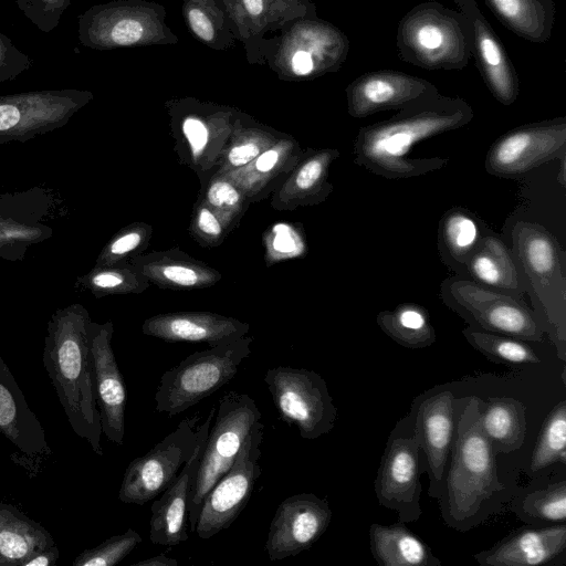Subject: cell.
<instances>
[{"instance_id":"obj_10","label":"cell","mask_w":566,"mask_h":566,"mask_svg":"<svg viewBox=\"0 0 566 566\" xmlns=\"http://www.w3.org/2000/svg\"><path fill=\"white\" fill-rule=\"evenodd\" d=\"M200 419L198 413L182 419L151 450L130 461L118 491L120 502L144 505L175 481L199 442Z\"/></svg>"},{"instance_id":"obj_16","label":"cell","mask_w":566,"mask_h":566,"mask_svg":"<svg viewBox=\"0 0 566 566\" xmlns=\"http://www.w3.org/2000/svg\"><path fill=\"white\" fill-rule=\"evenodd\" d=\"M164 27L155 11L139 2L112 1L82 13L77 34L86 48L112 50L158 42Z\"/></svg>"},{"instance_id":"obj_26","label":"cell","mask_w":566,"mask_h":566,"mask_svg":"<svg viewBox=\"0 0 566 566\" xmlns=\"http://www.w3.org/2000/svg\"><path fill=\"white\" fill-rule=\"evenodd\" d=\"M143 334L169 343L190 342L216 346L247 335L250 325L234 317L206 311L161 313L144 321Z\"/></svg>"},{"instance_id":"obj_12","label":"cell","mask_w":566,"mask_h":566,"mask_svg":"<svg viewBox=\"0 0 566 566\" xmlns=\"http://www.w3.org/2000/svg\"><path fill=\"white\" fill-rule=\"evenodd\" d=\"M87 90H36L0 95V146L25 143L65 126L93 99Z\"/></svg>"},{"instance_id":"obj_34","label":"cell","mask_w":566,"mask_h":566,"mask_svg":"<svg viewBox=\"0 0 566 566\" xmlns=\"http://www.w3.org/2000/svg\"><path fill=\"white\" fill-rule=\"evenodd\" d=\"M480 423L496 453L518 450L526 437V407L512 397H497L484 403Z\"/></svg>"},{"instance_id":"obj_5","label":"cell","mask_w":566,"mask_h":566,"mask_svg":"<svg viewBox=\"0 0 566 566\" xmlns=\"http://www.w3.org/2000/svg\"><path fill=\"white\" fill-rule=\"evenodd\" d=\"M513 256L527 276L542 307L541 323L562 361L566 360V276L563 251L544 227L518 221L513 232Z\"/></svg>"},{"instance_id":"obj_50","label":"cell","mask_w":566,"mask_h":566,"mask_svg":"<svg viewBox=\"0 0 566 566\" xmlns=\"http://www.w3.org/2000/svg\"><path fill=\"white\" fill-rule=\"evenodd\" d=\"M178 562L175 558L168 557L164 554H159L147 559L139 560L133 566H177Z\"/></svg>"},{"instance_id":"obj_44","label":"cell","mask_w":566,"mask_h":566,"mask_svg":"<svg viewBox=\"0 0 566 566\" xmlns=\"http://www.w3.org/2000/svg\"><path fill=\"white\" fill-rule=\"evenodd\" d=\"M142 536L128 528L119 535H114L94 548L83 551L73 560V566H114L122 562L139 543Z\"/></svg>"},{"instance_id":"obj_45","label":"cell","mask_w":566,"mask_h":566,"mask_svg":"<svg viewBox=\"0 0 566 566\" xmlns=\"http://www.w3.org/2000/svg\"><path fill=\"white\" fill-rule=\"evenodd\" d=\"M191 238L201 247H219L231 232L216 212L198 197L189 226Z\"/></svg>"},{"instance_id":"obj_28","label":"cell","mask_w":566,"mask_h":566,"mask_svg":"<svg viewBox=\"0 0 566 566\" xmlns=\"http://www.w3.org/2000/svg\"><path fill=\"white\" fill-rule=\"evenodd\" d=\"M129 261L150 284L159 289L201 290L213 286L222 277L217 269L178 248L143 252Z\"/></svg>"},{"instance_id":"obj_47","label":"cell","mask_w":566,"mask_h":566,"mask_svg":"<svg viewBox=\"0 0 566 566\" xmlns=\"http://www.w3.org/2000/svg\"><path fill=\"white\" fill-rule=\"evenodd\" d=\"M184 13L189 29L200 41L207 44L217 43V12L190 0L185 2Z\"/></svg>"},{"instance_id":"obj_31","label":"cell","mask_w":566,"mask_h":566,"mask_svg":"<svg viewBox=\"0 0 566 566\" xmlns=\"http://www.w3.org/2000/svg\"><path fill=\"white\" fill-rule=\"evenodd\" d=\"M56 545L36 521L0 501V566H22L33 554Z\"/></svg>"},{"instance_id":"obj_38","label":"cell","mask_w":566,"mask_h":566,"mask_svg":"<svg viewBox=\"0 0 566 566\" xmlns=\"http://www.w3.org/2000/svg\"><path fill=\"white\" fill-rule=\"evenodd\" d=\"M479 218L464 208L448 210L440 220L439 245L446 262L465 266L467 261L485 233Z\"/></svg>"},{"instance_id":"obj_27","label":"cell","mask_w":566,"mask_h":566,"mask_svg":"<svg viewBox=\"0 0 566 566\" xmlns=\"http://www.w3.org/2000/svg\"><path fill=\"white\" fill-rule=\"evenodd\" d=\"M338 157L339 151L334 148H306L301 160L271 195V208L292 211L325 201L334 189L328 180L329 167Z\"/></svg>"},{"instance_id":"obj_14","label":"cell","mask_w":566,"mask_h":566,"mask_svg":"<svg viewBox=\"0 0 566 566\" xmlns=\"http://www.w3.org/2000/svg\"><path fill=\"white\" fill-rule=\"evenodd\" d=\"M64 210L60 195L45 187L0 193V259L23 261L29 249L54 235Z\"/></svg>"},{"instance_id":"obj_8","label":"cell","mask_w":566,"mask_h":566,"mask_svg":"<svg viewBox=\"0 0 566 566\" xmlns=\"http://www.w3.org/2000/svg\"><path fill=\"white\" fill-rule=\"evenodd\" d=\"M441 298L471 327L525 342H541L544 337L545 332L536 312L522 297L493 290L471 279L453 276L442 282Z\"/></svg>"},{"instance_id":"obj_51","label":"cell","mask_w":566,"mask_h":566,"mask_svg":"<svg viewBox=\"0 0 566 566\" xmlns=\"http://www.w3.org/2000/svg\"><path fill=\"white\" fill-rule=\"evenodd\" d=\"M193 1H197V2L200 1L201 4L206 6L207 8L211 9L214 12H218L213 0H193Z\"/></svg>"},{"instance_id":"obj_42","label":"cell","mask_w":566,"mask_h":566,"mask_svg":"<svg viewBox=\"0 0 566 566\" xmlns=\"http://www.w3.org/2000/svg\"><path fill=\"white\" fill-rule=\"evenodd\" d=\"M515 514L531 523H563L566 518V480L530 492L512 506Z\"/></svg>"},{"instance_id":"obj_30","label":"cell","mask_w":566,"mask_h":566,"mask_svg":"<svg viewBox=\"0 0 566 566\" xmlns=\"http://www.w3.org/2000/svg\"><path fill=\"white\" fill-rule=\"evenodd\" d=\"M370 552L379 566H441V560L417 534L399 520L369 527Z\"/></svg>"},{"instance_id":"obj_18","label":"cell","mask_w":566,"mask_h":566,"mask_svg":"<svg viewBox=\"0 0 566 566\" xmlns=\"http://www.w3.org/2000/svg\"><path fill=\"white\" fill-rule=\"evenodd\" d=\"M458 399L441 387L416 397L411 405L413 431L423 457L421 471L429 478V496L437 500L453 446Z\"/></svg>"},{"instance_id":"obj_2","label":"cell","mask_w":566,"mask_h":566,"mask_svg":"<svg viewBox=\"0 0 566 566\" xmlns=\"http://www.w3.org/2000/svg\"><path fill=\"white\" fill-rule=\"evenodd\" d=\"M484 403L475 396L458 399L453 446L438 497L444 523L460 532L481 524L507 500L496 452L480 423Z\"/></svg>"},{"instance_id":"obj_9","label":"cell","mask_w":566,"mask_h":566,"mask_svg":"<svg viewBox=\"0 0 566 566\" xmlns=\"http://www.w3.org/2000/svg\"><path fill=\"white\" fill-rule=\"evenodd\" d=\"M264 382L280 419L294 424L303 439L315 440L334 428L337 407L316 371L277 366L266 370Z\"/></svg>"},{"instance_id":"obj_33","label":"cell","mask_w":566,"mask_h":566,"mask_svg":"<svg viewBox=\"0 0 566 566\" xmlns=\"http://www.w3.org/2000/svg\"><path fill=\"white\" fill-rule=\"evenodd\" d=\"M485 3L516 35L534 43L549 39L556 14L553 0H485Z\"/></svg>"},{"instance_id":"obj_22","label":"cell","mask_w":566,"mask_h":566,"mask_svg":"<svg viewBox=\"0 0 566 566\" xmlns=\"http://www.w3.org/2000/svg\"><path fill=\"white\" fill-rule=\"evenodd\" d=\"M438 92L431 82L407 73L368 72L347 86V109L352 117L364 118L384 111H400Z\"/></svg>"},{"instance_id":"obj_36","label":"cell","mask_w":566,"mask_h":566,"mask_svg":"<svg viewBox=\"0 0 566 566\" xmlns=\"http://www.w3.org/2000/svg\"><path fill=\"white\" fill-rule=\"evenodd\" d=\"M379 328L402 347L419 349L434 344L437 336L428 311L419 304L402 303L377 314Z\"/></svg>"},{"instance_id":"obj_46","label":"cell","mask_w":566,"mask_h":566,"mask_svg":"<svg viewBox=\"0 0 566 566\" xmlns=\"http://www.w3.org/2000/svg\"><path fill=\"white\" fill-rule=\"evenodd\" d=\"M72 0H15L18 9L23 12L40 31L49 33L54 30Z\"/></svg>"},{"instance_id":"obj_13","label":"cell","mask_w":566,"mask_h":566,"mask_svg":"<svg viewBox=\"0 0 566 566\" xmlns=\"http://www.w3.org/2000/svg\"><path fill=\"white\" fill-rule=\"evenodd\" d=\"M169 114L179 161L196 172L202 185L217 168L237 112L198 103H181L171 105Z\"/></svg>"},{"instance_id":"obj_35","label":"cell","mask_w":566,"mask_h":566,"mask_svg":"<svg viewBox=\"0 0 566 566\" xmlns=\"http://www.w3.org/2000/svg\"><path fill=\"white\" fill-rule=\"evenodd\" d=\"M283 136L285 134L237 114L229 140L213 172L227 174L245 166Z\"/></svg>"},{"instance_id":"obj_40","label":"cell","mask_w":566,"mask_h":566,"mask_svg":"<svg viewBox=\"0 0 566 566\" xmlns=\"http://www.w3.org/2000/svg\"><path fill=\"white\" fill-rule=\"evenodd\" d=\"M199 198L216 212L230 231L239 226L251 205L233 180L216 172L201 185Z\"/></svg>"},{"instance_id":"obj_43","label":"cell","mask_w":566,"mask_h":566,"mask_svg":"<svg viewBox=\"0 0 566 566\" xmlns=\"http://www.w3.org/2000/svg\"><path fill=\"white\" fill-rule=\"evenodd\" d=\"M153 237V227L146 222H133L117 231L103 247L95 265H111L127 261L143 253Z\"/></svg>"},{"instance_id":"obj_41","label":"cell","mask_w":566,"mask_h":566,"mask_svg":"<svg viewBox=\"0 0 566 566\" xmlns=\"http://www.w3.org/2000/svg\"><path fill=\"white\" fill-rule=\"evenodd\" d=\"M554 463H566V400H560L546 416L531 457V471L538 472Z\"/></svg>"},{"instance_id":"obj_11","label":"cell","mask_w":566,"mask_h":566,"mask_svg":"<svg viewBox=\"0 0 566 566\" xmlns=\"http://www.w3.org/2000/svg\"><path fill=\"white\" fill-rule=\"evenodd\" d=\"M420 448L409 412L391 430L374 482L379 504L398 513L405 524L416 522L420 506Z\"/></svg>"},{"instance_id":"obj_17","label":"cell","mask_w":566,"mask_h":566,"mask_svg":"<svg viewBox=\"0 0 566 566\" xmlns=\"http://www.w3.org/2000/svg\"><path fill=\"white\" fill-rule=\"evenodd\" d=\"M566 155V118L513 128L499 137L485 158L489 174L518 178L535 167Z\"/></svg>"},{"instance_id":"obj_37","label":"cell","mask_w":566,"mask_h":566,"mask_svg":"<svg viewBox=\"0 0 566 566\" xmlns=\"http://www.w3.org/2000/svg\"><path fill=\"white\" fill-rule=\"evenodd\" d=\"M150 282L129 261L111 265H94L74 282L76 292H88L96 298L140 294L150 287Z\"/></svg>"},{"instance_id":"obj_3","label":"cell","mask_w":566,"mask_h":566,"mask_svg":"<svg viewBox=\"0 0 566 566\" xmlns=\"http://www.w3.org/2000/svg\"><path fill=\"white\" fill-rule=\"evenodd\" d=\"M88 311L82 304L57 308L44 337L43 365L74 433L103 455L90 349Z\"/></svg>"},{"instance_id":"obj_48","label":"cell","mask_w":566,"mask_h":566,"mask_svg":"<svg viewBox=\"0 0 566 566\" xmlns=\"http://www.w3.org/2000/svg\"><path fill=\"white\" fill-rule=\"evenodd\" d=\"M32 59L20 51L9 36L0 32V83L15 80L30 70Z\"/></svg>"},{"instance_id":"obj_20","label":"cell","mask_w":566,"mask_h":566,"mask_svg":"<svg viewBox=\"0 0 566 566\" xmlns=\"http://www.w3.org/2000/svg\"><path fill=\"white\" fill-rule=\"evenodd\" d=\"M112 321L88 325L94 392L101 415L102 434L117 446L125 436L126 386L113 348Z\"/></svg>"},{"instance_id":"obj_25","label":"cell","mask_w":566,"mask_h":566,"mask_svg":"<svg viewBox=\"0 0 566 566\" xmlns=\"http://www.w3.org/2000/svg\"><path fill=\"white\" fill-rule=\"evenodd\" d=\"M566 553V524L512 530L492 547L473 555L482 566H539L555 564Z\"/></svg>"},{"instance_id":"obj_49","label":"cell","mask_w":566,"mask_h":566,"mask_svg":"<svg viewBox=\"0 0 566 566\" xmlns=\"http://www.w3.org/2000/svg\"><path fill=\"white\" fill-rule=\"evenodd\" d=\"M60 557V551L56 545L38 552L30 556L22 566H52Z\"/></svg>"},{"instance_id":"obj_6","label":"cell","mask_w":566,"mask_h":566,"mask_svg":"<svg viewBox=\"0 0 566 566\" xmlns=\"http://www.w3.org/2000/svg\"><path fill=\"white\" fill-rule=\"evenodd\" d=\"M253 337L242 336L195 352L165 371L155 392V410L175 417L230 382L251 354Z\"/></svg>"},{"instance_id":"obj_1","label":"cell","mask_w":566,"mask_h":566,"mask_svg":"<svg viewBox=\"0 0 566 566\" xmlns=\"http://www.w3.org/2000/svg\"><path fill=\"white\" fill-rule=\"evenodd\" d=\"M473 118L471 106L460 97L439 92L413 103L388 119L359 128L354 142V161L387 179H406L439 170L442 157H409L421 140L459 129Z\"/></svg>"},{"instance_id":"obj_29","label":"cell","mask_w":566,"mask_h":566,"mask_svg":"<svg viewBox=\"0 0 566 566\" xmlns=\"http://www.w3.org/2000/svg\"><path fill=\"white\" fill-rule=\"evenodd\" d=\"M305 150L296 139L285 135L245 166L220 175L233 180L251 203L259 202L275 191Z\"/></svg>"},{"instance_id":"obj_4","label":"cell","mask_w":566,"mask_h":566,"mask_svg":"<svg viewBox=\"0 0 566 566\" xmlns=\"http://www.w3.org/2000/svg\"><path fill=\"white\" fill-rule=\"evenodd\" d=\"M397 49L401 60L426 70H462L472 56L467 19L430 1L411 9L400 21Z\"/></svg>"},{"instance_id":"obj_32","label":"cell","mask_w":566,"mask_h":566,"mask_svg":"<svg viewBox=\"0 0 566 566\" xmlns=\"http://www.w3.org/2000/svg\"><path fill=\"white\" fill-rule=\"evenodd\" d=\"M465 269L476 283L522 297L523 290L514 256L506 244L491 233H484Z\"/></svg>"},{"instance_id":"obj_15","label":"cell","mask_w":566,"mask_h":566,"mask_svg":"<svg viewBox=\"0 0 566 566\" xmlns=\"http://www.w3.org/2000/svg\"><path fill=\"white\" fill-rule=\"evenodd\" d=\"M263 429L264 424L248 437L230 470L203 497L195 528L199 538L209 539L228 530L247 506L262 473Z\"/></svg>"},{"instance_id":"obj_23","label":"cell","mask_w":566,"mask_h":566,"mask_svg":"<svg viewBox=\"0 0 566 566\" xmlns=\"http://www.w3.org/2000/svg\"><path fill=\"white\" fill-rule=\"evenodd\" d=\"M212 407L201 423L199 442L190 459L175 481L155 500L150 506L149 539L153 544L172 547L189 538L188 511L200 462V457L216 413Z\"/></svg>"},{"instance_id":"obj_24","label":"cell","mask_w":566,"mask_h":566,"mask_svg":"<svg viewBox=\"0 0 566 566\" xmlns=\"http://www.w3.org/2000/svg\"><path fill=\"white\" fill-rule=\"evenodd\" d=\"M468 21L475 57L483 80L492 95L503 105H511L520 93L518 77L504 45L481 12L475 0H453Z\"/></svg>"},{"instance_id":"obj_21","label":"cell","mask_w":566,"mask_h":566,"mask_svg":"<svg viewBox=\"0 0 566 566\" xmlns=\"http://www.w3.org/2000/svg\"><path fill=\"white\" fill-rule=\"evenodd\" d=\"M0 434L18 450L17 464L35 476L52 454L45 431L0 356Z\"/></svg>"},{"instance_id":"obj_19","label":"cell","mask_w":566,"mask_h":566,"mask_svg":"<svg viewBox=\"0 0 566 566\" xmlns=\"http://www.w3.org/2000/svg\"><path fill=\"white\" fill-rule=\"evenodd\" d=\"M332 515L327 500L313 493L286 497L269 527L265 552L270 560H282L310 549L326 532Z\"/></svg>"},{"instance_id":"obj_7","label":"cell","mask_w":566,"mask_h":566,"mask_svg":"<svg viewBox=\"0 0 566 566\" xmlns=\"http://www.w3.org/2000/svg\"><path fill=\"white\" fill-rule=\"evenodd\" d=\"M214 422L202 450L188 511L190 533L210 489L230 470L248 437L262 422V413L248 394L229 391L216 406Z\"/></svg>"},{"instance_id":"obj_39","label":"cell","mask_w":566,"mask_h":566,"mask_svg":"<svg viewBox=\"0 0 566 566\" xmlns=\"http://www.w3.org/2000/svg\"><path fill=\"white\" fill-rule=\"evenodd\" d=\"M467 342L488 359L499 364H539L541 358L525 342L512 336L478 329H462Z\"/></svg>"}]
</instances>
